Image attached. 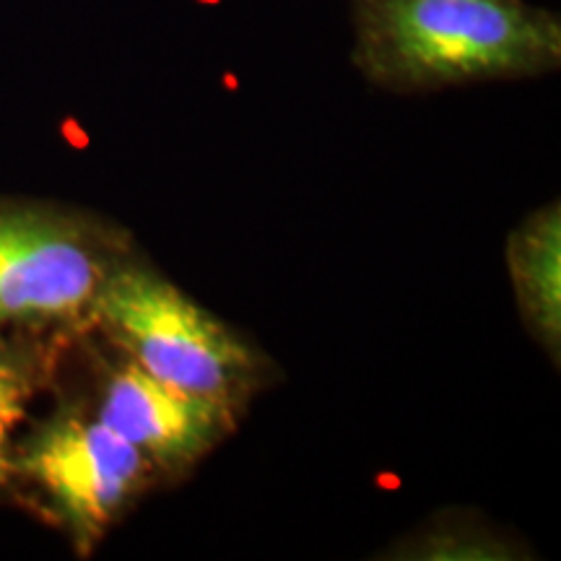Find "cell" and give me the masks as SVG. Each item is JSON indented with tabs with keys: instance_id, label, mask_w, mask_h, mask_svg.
Listing matches in <instances>:
<instances>
[{
	"instance_id": "1",
	"label": "cell",
	"mask_w": 561,
	"mask_h": 561,
	"mask_svg": "<svg viewBox=\"0 0 561 561\" xmlns=\"http://www.w3.org/2000/svg\"><path fill=\"white\" fill-rule=\"evenodd\" d=\"M351 60L375 87L421 94L561 66V21L528 0H351Z\"/></svg>"
},
{
	"instance_id": "2",
	"label": "cell",
	"mask_w": 561,
	"mask_h": 561,
	"mask_svg": "<svg viewBox=\"0 0 561 561\" xmlns=\"http://www.w3.org/2000/svg\"><path fill=\"white\" fill-rule=\"evenodd\" d=\"M89 318L151 377L234 413L261 382V354L144 263L117 265Z\"/></svg>"
},
{
	"instance_id": "3",
	"label": "cell",
	"mask_w": 561,
	"mask_h": 561,
	"mask_svg": "<svg viewBox=\"0 0 561 561\" xmlns=\"http://www.w3.org/2000/svg\"><path fill=\"white\" fill-rule=\"evenodd\" d=\"M125 257L115 234L32 208L0 210V322L76 320Z\"/></svg>"
},
{
	"instance_id": "4",
	"label": "cell",
	"mask_w": 561,
	"mask_h": 561,
	"mask_svg": "<svg viewBox=\"0 0 561 561\" xmlns=\"http://www.w3.org/2000/svg\"><path fill=\"white\" fill-rule=\"evenodd\" d=\"M16 471L45 489L89 551L149 486L157 468L100 419L62 413L16 450Z\"/></svg>"
},
{
	"instance_id": "5",
	"label": "cell",
	"mask_w": 561,
	"mask_h": 561,
	"mask_svg": "<svg viewBox=\"0 0 561 561\" xmlns=\"http://www.w3.org/2000/svg\"><path fill=\"white\" fill-rule=\"evenodd\" d=\"M157 471L193 468L234 430L237 413L157 380L125 359L104 380L100 413Z\"/></svg>"
},
{
	"instance_id": "6",
	"label": "cell",
	"mask_w": 561,
	"mask_h": 561,
	"mask_svg": "<svg viewBox=\"0 0 561 561\" xmlns=\"http://www.w3.org/2000/svg\"><path fill=\"white\" fill-rule=\"evenodd\" d=\"M507 268L517 307L546 351L559 359L561 346V214L559 203L528 216L510 234Z\"/></svg>"
},
{
	"instance_id": "7",
	"label": "cell",
	"mask_w": 561,
	"mask_h": 561,
	"mask_svg": "<svg viewBox=\"0 0 561 561\" xmlns=\"http://www.w3.org/2000/svg\"><path fill=\"white\" fill-rule=\"evenodd\" d=\"M37 390L32 364L16 351L0 346V486L16 473L13 434L26 419V409Z\"/></svg>"
}]
</instances>
